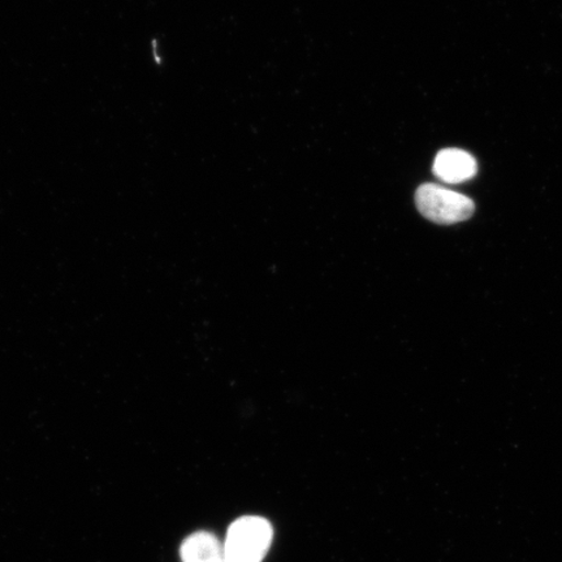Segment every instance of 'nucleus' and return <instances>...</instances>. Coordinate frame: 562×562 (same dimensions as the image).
Instances as JSON below:
<instances>
[{
  "mask_svg": "<svg viewBox=\"0 0 562 562\" xmlns=\"http://www.w3.org/2000/svg\"><path fill=\"white\" fill-rule=\"evenodd\" d=\"M272 537V526L262 517L236 519L223 543L227 562H262L270 550Z\"/></svg>",
  "mask_w": 562,
  "mask_h": 562,
  "instance_id": "f257e3e1",
  "label": "nucleus"
},
{
  "mask_svg": "<svg viewBox=\"0 0 562 562\" xmlns=\"http://www.w3.org/2000/svg\"><path fill=\"white\" fill-rule=\"evenodd\" d=\"M416 203L426 220L442 226L465 222L475 211V203L469 196L430 182L418 188Z\"/></svg>",
  "mask_w": 562,
  "mask_h": 562,
  "instance_id": "f03ea898",
  "label": "nucleus"
},
{
  "mask_svg": "<svg viewBox=\"0 0 562 562\" xmlns=\"http://www.w3.org/2000/svg\"><path fill=\"white\" fill-rule=\"evenodd\" d=\"M434 175L447 184H461L473 179L477 164L472 154L461 149H445L435 158Z\"/></svg>",
  "mask_w": 562,
  "mask_h": 562,
  "instance_id": "7ed1b4c3",
  "label": "nucleus"
},
{
  "mask_svg": "<svg viewBox=\"0 0 562 562\" xmlns=\"http://www.w3.org/2000/svg\"><path fill=\"white\" fill-rule=\"evenodd\" d=\"M182 562H227L223 543L213 533L200 531L181 547Z\"/></svg>",
  "mask_w": 562,
  "mask_h": 562,
  "instance_id": "20e7f679",
  "label": "nucleus"
}]
</instances>
